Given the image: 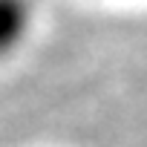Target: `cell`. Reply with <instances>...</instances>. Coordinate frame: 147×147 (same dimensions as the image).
Listing matches in <instances>:
<instances>
[{
	"mask_svg": "<svg viewBox=\"0 0 147 147\" xmlns=\"http://www.w3.org/2000/svg\"><path fill=\"white\" fill-rule=\"evenodd\" d=\"M32 32L29 0H0V58L12 55Z\"/></svg>",
	"mask_w": 147,
	"mask_h": 147,
	"instance_id": "6da1fadb",
	"label": "cell"
}]
</instances>
